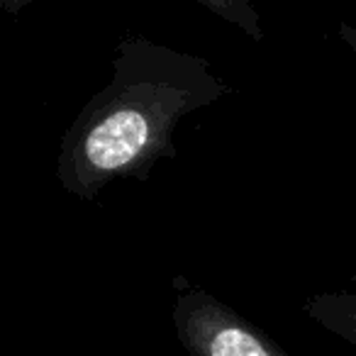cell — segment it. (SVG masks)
<instances>
[{"label": "cell", "instance_id": "obj_2", "mask_svg": "<svg viewBox=\"0 0 356 356\" xmlns=\"http://www.w3.org/2000/svg\"><path fill=\"white\" fill-rule=\"evenodd\" d=\"M173 327L188 356H288L271 337L203 288L178 283Z\"/></svg>", "mask_w": 356, "mask_h": 356}, {"label": "cell", "instance_id": "obj_1", "mask_svg": "<svg viewBox=\"0 0 356 356\" xmlns=\"http://www.w3.org/2000/svg\"><path fill=\"white\" fill-rule=\"evenodd\" d=\"M208 59L127 35L113 54L108 86L64 132L56 178L66 193L93 200L118 178L147 181L161 159L176 156L178 122L229 95Z\"/></svg>", "mask_w": 356, "mask_h": 356}, {"label": "cell", "instance_id": "obj_6", "mask_svg": "<svg viewBox=\"0 0 356 356\" xmlns=\"http://www.w3.org/2000/svg\"><path fill=\"white\" fill-rule=\"evenodd\" d=\"M32 0H0V6H3V10L8 13V15H20L22 10H25L27 6H30Z\"/></svg>", "mask_w": 356, "mask_h": 356}, {"label": "cell", "instance_id": "obj_4", "mask_svg": "<svg viewBox=\"0 0 356 356\" xmlns=\"http://www.w3.org/2000/svg\"><path fill=\"white\" fill-rule=\"evenodd\" d=\"M205 10H210L215 17H222L232 27L249 37L254 42L264 40V27L259 20L257 8L252 6V0H195Z\"/></svg>", "mask_w": 356, "mask_h": 356}, {"label": "cell", "instance_id": "obj_5", "mask_svg": "<svg viewBox=\"0 0 356 356\" xmlns=\"http://www.w3.org/2000/svg\"><path fill=\"white\" fill-rule=\"evenodd\" d=\"M337 35H339V40L344 42V44L349 47L356 56V27L349 25V22H341V25L337 27Z\"/></svg>", "mask_w": 356, "mask_h": 356}, {"label": "cell", "instance_id": "obj_3", "mask_svg": "<svg viewBox=\"0 0 356 356\" xmlns=\"http://www.w3.org/2000/svg\"><path fill=\"white\" fill-rule=\"evenodd\" d=\"M305 312L356 349V293H325L305 302Z\"/></svg>", "mask_w": 356, "mask_h": 356}]
</instances>
